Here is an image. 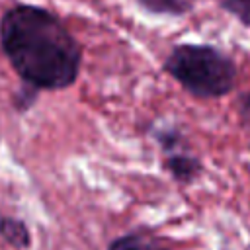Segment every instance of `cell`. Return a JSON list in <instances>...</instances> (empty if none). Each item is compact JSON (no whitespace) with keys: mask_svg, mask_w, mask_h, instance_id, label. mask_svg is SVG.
<instances>
[{"mask_svg":"<svg viewBox=\"0 0 250 250\" xmlns=\"http://www.w3.org/2000/svg\"><path fill=\"white\" fill-rule=\"evenodd\" d=\"M0 47L18 76L37 90L68 88L80 72L82 51L49 10L18 4L0 20Z\"/></svg>","mask_w":250,"mask_h":250,"instance_id":"1","label":"cell"},{"mask_svg":"<svg viewBox=\"0 0 250 250\" xmlns=\"http://www.w3.org/2000/svg\"><path fill=\"white\" fill-rule=\"evenodd\" d=\"M188 94L197 100H219L236 88L238 68L234 59L209 43H180L162 64Z\"/></svg>","mask_w":250,"mask_h":250,"instance_id":"2","label":"cell"},{"mask_svg":"<svg viewBox=\"0 0 250 250\" xmlns=\"http://www.w3.org/2000/svg\"><path fill=\"white\" fill-rule=\"evenodd\" d=\"M156 139L166 154L164 168L176 182L193 184L203 174V162L189 150L186 137L178 129H160L156 133Z\"/></svg>","mask_w":250,"mask_h":250,"instance_id":"3","label":"cell"},{"mask_svg":"<svg viewBox=\"0 0 250 250\" xmlns=\"http://www.w3.org/2000/svg\"><path fill=\"white\" fill-rule=\"evenodd\" d=\"M107 250H164V246L146 232H129L115 238Z\"/></svg>","mask_w":250,"mask_h":250,"instance_id":"4","label":"cell"},{"mask_svg":"<svg viewBox=\"0 0 250 250\" xmlns=\"http://www.w3.org/2000/svg\"><path fill=\"white\" fill-rule=\"evenodd\" d=\"M0 236L16 248H27L29 240H31L27 227L21 221L12 219V217H2L0 219Z\"/></svg>","mask_w":250,"mask_h":250,"instance_id":"5","label":"cell"},{"mask_svg":"<svg viewBox=\"0 0 250 250\" xmlns=\"http://www.w3.org/2000/svg\"><path fill=\"white\" fill-rule=\"evenodd\" d=\"M137 2L150 12L164 16H184L191 10L189 0H137Z\"/></svg>","mask_w":250,"mask_h":250,"instance_id":"6","label":"cell"},{"mask_svg":"<svg viewBox=\"0 0 250 250\" xmlns=\"http://www.w3.org/2000/svg\"><path fill=\"white\" fill-rule=\"evenodd\" d=\"M219 6L250 31V0H219Z\"/></svg>","mask_w":250,"mask_h":250,"instance_id":"7","label":"cell"},{"mask_svg":"<svg viewBox=\"0 0 250 250\" xmlns=\"http://www.w3.org/2000/svg\"><path fill=\"white\" fill-rule=\"evenodd\" d=\"M236 109H238V117L240 123L244 125L246 131H250V90L242 92L236 100Z\"/></svg>","mask_w":250,"mask_h":250,"instance_id":"8","label":"cell"}]
</instances>
